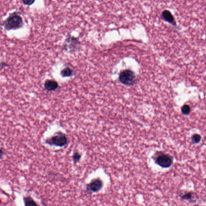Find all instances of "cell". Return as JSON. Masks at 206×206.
<instances>
[{"mask_svg":"<svg viewBox=\"0 0 206 206\" xmlns=\"http://www.w3.org/2000/svg\"><path fill=\"white\" fill-rule=\"evenodd\" d=\"M46 144L51 146L63 147L68 143V138L62 132H57L46 140Z\"/></svg>","mask_w":206,"mask_h":206,"instance_id":"1","label":"cell"},{"mask_svg":"<svg viewBox=\"0 0 206 206\" xmlns=\"http://www.w3.org/2000/svg\"><path fill=\"white\" fill-rule=\"evenodd\" d=\"M23 21L20 15L16 14L12 15L5 21V28L7 30H16L23 26Z\"/></svg>","mask_w":206,"mask_h":206,"instance_id":"2","label":"cell"},{"mask_svg":"<svg viewBox=\"0 0 206 206\" xmlns=\"http://www.w3.org/2000/svg\"><path fill=\"white\" fill-rule=\"evenodd\" d=\"M119 79L123 84L131 85L135 83L136 76L133 71L130 70H125L120 73Z\"/></svg>","mask_w":206,"mask_h":206,"instance_id":"3","label":"cell"},{"mask_svg":"<svg viewBox=\"0 0 206 206\" xmlns=\"http://www.w3.org/2000/svg\"><path fill=\"white\" fill-rule=\"evenodd\" d=\"M156 162L162 167L169 168L171 166L172 160L168 155L162 154H160L156 158Z\"/></svg>","mask_w":206,"mask_h":206,"instance_id":"4","label":"cell"},{"mask_svg":"<svg viewBox=\"0 0 206 206\" xmlns=\"http://www.w3.org/2000/svg\"><path fill=\"white\" fill-rule=\"evenodd\" d=\"M79 44V41L77 38L74 37H69L66 39L64 42L63 48L65 51L74 52L77 49Z\"/></svg>","mask_w":206,"mask_h":206,"instance_id":"5","label":"cell"},{"mask_svg":"<svg viewBox=\"0 0 206 206\" xmlns=\"http://www.w3.org/2000/svg\"><path fill=\"white\" fill-rule=\"evenodd\" d=\"M103 185V181L101 180L99 178L95 179L87 185L86 190L90 192H97L101 190Z\"/></svg>","mask_w":206,"mask_h":206,"instance_id":"6","label":"cell"},{"mask_svg":"<svg viewBox=\"0 0 206 206\" xmlns=\"http://www.w3.org/2000/svg\"><path fill=\"white\" fill-rule=\"evenodd\" d=\"M44 87L46 90L52 91L57 89L58 85L56 81L53 80H47L45 82Z\"/></svg>","mask_w":206,"mask_h":206,"instance_id":"7","label":"cell"},{"mask_svg":"<svg viewBox=\"0 0 206 206\" xmlns=\"http://www.w3.org/2000/svg\"><path fill=\"white\" fill-rule=\"evenodd\" d=\"M162 16L165 21L169 23H172L173 25H176L174 17L170 12L168 10H164L162 13Z\"/></svg>","mask_w":206,"mask_h":206,"instance_id":"8","label":"cell"},{"mask_svg":"<svg viewBox=\"0 0 206 206\" xmlns=\"http://www.w3.org/2000/svg\"><path fill=\"white\" fill-rule=\"evenodd\" d=\"M74 71L69 67H66L62 69L60 72L61 76L64 77H71L73 76Z\"/></svg>","mask_w":206,"mask_h":206,"instance_id":"9","label":"cell"},{"mask_svg":"<svg viewBox=\"0 0 206 206\" xmlns=\"http://www.w3.org/2000/svg\"><path fill=\"white\" fill-rule=\"evenodd\" d=\"M23 201L25 206H37L38 205L30 196L23 197Z\"/></svg>","mask_w":206,"mask_h":206,"instance_id":"10","label":"cell"},{"mask_svg":"<svg viewBox=\"0 0 206 206\" xmlns=\"http://www.w3.org/2000/svg\"><path fill=\"white\" fill-rule=\"evenodd\" d=\"M81 158V155L78 152H75L72 156L73 161L75 164H76L80 160Z\"/></svg>","mask_w":206,"mask_h":206,"instance_id":"11","label":"cell"},{"mask_svg":"<svg viewBox=\"0 0 206 206\" xmlns=\"http://www.w3.org/2000/svg\"><path fill=\"white\" fill-rule=\"evenodd\" d=\"M190 107L187 105H183L181 108V112L184 115H188L190 113Z\"/></svg>","mask_w":206,"mask_h":206,"instance_id":"12","label":"cell"},{"mask_svg":"<svg viewBox=\"0 0 206 206\" xmlns=\"http://www.w3.org/2000/svg\"><path fill=\"white\" fill-rule=\"evenodd\" d=\"M201 139V136L198 134H195L192 136V142L195 143H197L200 142Z\"/></svg>","mask_w":206,"mask_h":206,"instance_id":"13","label":"cell"},{"mask_svg":"<svg viewBox=\"0 0 206 206\" xmlns=\"http://www.w3.org/2000/svg\"><path fill=\"white\" fill-rule=\"evenodd\" d=\"M35 0H23V3L27 5H30L35 2Z\"/></svg>","mask_w":206,"mask_h":206,"instance_id":"14","label":"cell"},{"mask_svg":"<svg viewBox=\"0 0 206 206\" xmlns=\"http://www.w3.org/2000/svg\"><path fill=\"white\" fill-rule=\"evenodd\" d=\"M192 194L190 193V192H189V193H186V194H185V195L182 196V198H183V199L188 200V199H191V198H192Z\"/></svg>","mask_w":206,"mask_h":206,"instance_id":"15","label":"cell"}]
</instances>
